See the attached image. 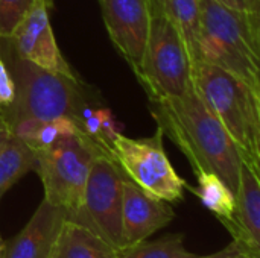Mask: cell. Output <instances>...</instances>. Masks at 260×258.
<instances>
[{
  "label": "cell",
  "mask_w": 260,
  "mask_h": 258,
  "mask_svg": "<svg viewBox=\"0 0 260 258\" xmlns=\"http://www.w3.org/2000/svg\"><path fill=\"white\" fill-rule=\"evenodd\" d=\"M157 126L189 160L193 172L218 175L236 195L242 166L241 154L195 88L178 97L149 99Z\"/></svg>",
  "instance_id": "cell-1"
},
{
  "label": "cell",
  "mask_w": 260,
  "mask_h": 258,
  "mask_svg": "<svg viewBox=\"0 0 260 258\" xmlns=\"http://www.w3.org/2000/svg\"><path fill=\"white\" fill-rule=\"evenodd\" d=\"M193 88L236 144L242 163L260 175V93L232 73L198 61Z\"/></svg>",
  "instance_id": "cell-2"
},
{
  "label": "cell",
  "mask_w": 260,
  "mask_h": 258,
  "mask_svg": "<svg viewBox=\"0 0 260 258\" xmlns=\"http://www.w3.org/2000/svg\"><path fill=\"white\" fill-rule=\"evenodd\" d=\"M198 58L260 93V23L218 0H200Z\"/></svg>",
  "instance_id": "cell-3"
},
{
  "label": "cell",
  "mask_w": 260,
  "mask_h": 258,
  "mask_svg": "<svg viewBox=\"0 0 260 258\" xmlns=\"http://www.w3.org/2000/svg\"><path fill=\"white\" fill-rule=\"evenodd\" d=\"M2 56L14 81L15 96L9 106L0 109L9 128L23 120H52L69 117L81 103L93 97L91 88L79 76H66L44 70L14 53L5 40Z\"/></svg>",
  "instance_id": "cell-4"
},
{
  "label": "cell",
  "mask_w": 260,
  "mask_h": 258,
  "mask_svg": "<svg viewBox=\"0 0 260 258\" xmlns=\"http://www.w3.org/2000/svg\"><path fill=\"white\" fill-rule=\"evenodd\" d=\"M104 154L82 132L66 137L35 152L34 172L40 176L44 199L62 208L67 216L78 211L93 161Z\"/></svg>",
  "instance_id": "cell-5"
},
{
  "label": "cell",
  "mask_w": 260,
  "mask_h": 258,
  "mask_svg": "<svg viewBox=\"0 0 260 258\" xmlns=\"http://www.w3.org/2000/svg\"><path fill=\"white\" fill-rule=\"evenodd\" d=\"M193 62L174 27L161 11H152V21L137 79L149 99L178 97L193 88Z\"/></svg>",
  "instance_id": "cell-6"
},
{
  "label": "cell",
  "mask_w": 260,
  "mask_h": 258,
  "mask_svg": "<svg viewBox=\"0 0 260 258\" xmlns=\"http://www.w3.org/2000/svg\"><path fill=\"white\" fill-rule=\"evenodd\" d=\"M163 137L158 126L154 135L145 138H129L120 132L111 141L110 157L123 176L145 193L177 204L183 201L187 184L171 164L163 148Z\"/></svg>",
  "instance_id": "cell-7"
},
{
  "label": "cell",
  "mask_w": 260,
  "mask_h": 258,
  "mask_svg": "<svg viewBox=\"0 0 260 258\" xmlns=\"http://www.w3.org/2000/svg\"><path fill=\"white\" fill-rule=\"evenodd\" d=\"M122 205L123 173L111 157L99 155L93 161L81 207L67 217L122 251Z\"/></svg>",
  "instance_id": "cell-8"
},
{
  "label": "cell",
  "mask_w": 260,
  "mask_h": 258,
  "mask_svg": "<svg viewBox=\"0 0 260 258\" xmlns=\"http://www.w3.org/2000/svg\"><path fill=\"white\" fill-rule=\"evenodd\" d=\"M53 0H34L27 12L15 26L9 38H3L14 53L44 70L76 76L62 56L50 24L49 11Z\"/></svg>",
  "instance_id": "cell-9"
},
{
  "label": "cell",
  "mask_w": 260,
  "mask_h": 258,
  "mask_svg": "<svg viewBox=\"0 0 260 258\" xmlns=\"http://www.w3.org/2000/svg\"><path fill=\"white\" fill-rule=\"evenodd\" d=\"M99 6L111 43L137 73L152 21L151 0H99Z\"/></svg>",
  "instance_id": "cell-10"
},
{
  "label": "cell",
  "mask_w": 260,
  "mask_h": 258,
  "mask_svg": "<svg viewBox=\"0 0 260 258\" xmlns=\"http://www.w3.org/2000/svg\"><path fill=\"white\" fill-rule=\"evenodd\" d=\"M175 211L169 202L149 196L133 181L123 176L122 240L123 249L148 240L152 234L169 225Z\"/></svg>",
  "instance_id": "cell-11"
},
{
  "label": "cell",
  "mask_w": 260,
  "mask_h": 258,
  "mask_svg": "<svg viewBox=\"0 0 260 258\" xmlns=\"http://www.w3.org/2000/svg\"><path fill=\"white\" fill-rule=\"evenodd\" d=\"M233 219L224 227L245 258H260V175L242 163Z\"/></svg>",
  "instance_id": "cell-12"
},
{
  "label": "cell",
  "mask_w": 260,
  "mask_h": 258,
  "mask_svg": "<svg viewBox=\"0 0 260 258\" xmlns=\"http://www.w3.org/2000/svg\"><path fill=\"white\" fill-rule=\"evenodd\" d=\"M66 217L62 208L43 199L24 228L5 242L2 258H50Z\"/></svg>",
  "instance_id": "cell-13"
},
{
  "label": "cell",
  "mask_w": 260,
  "mask_h": 258,
  "mask_svg": "<svg viewBox=\"0 0 260 258\" xmlns=\"http://www.w3.org/2000/svg\"><path fill=\"white\" fill-rule=\"evenodd\" d=\"M117 252L93 231L66 217L50 258H116Z\"/></svg>",
  "instance_id": "cell-14"
},
{
  "label": "cell",
  "mask_w": 260,
  "mask_h": 258,
  "mask_svg": "<svg viewBox=\"0 0 260 258\" xmlns=\"http://www.w3.org/2000/svg\"><path fill=\"white\" fill-rule=\"evenodd\" d=\"M70 120H73L78 129L88 140H91L104 154L110 157L111 141L117 134H120V126L114 114L107 106L99 103V99L90 97L81 103Z\"/></svg>",
  "instance_id": "cell-15"
},
{
  "label": "cell",
  "mask_w": 260,
  "mask_h": 258,
  "mask_svg": "<svg viewBox=\"0 0 260 258\" xmlns=\"http://www.w3.org/2000/svg\"><path fill=\"white\" fill-rule=\"evenodd\" d=\"M9 129L12 135L27 143L34 152L81 132L69 117H56L52 120H23L12 125Z\"/></svg>",
  "instance_id": "cell-16"
},
{
  "label": "cell",
  "mask_w": 260,
  "mask_h": 258,
  "mask_svg": "<svg viewBox=\"0 0 260 258\" xmlns=\"http://www.w3.org/2000/svg\"><path fill=\"white\" fill-rule=\"evenodd\" d=\"M158 11L174 24L180 33L192 62H198V36H200V0H160Z\"/></svg>",
  "instance_id": "cell-17"
},
{
  "label": "cell",
  "mask_w": 260,
  "mask_h": 258,
  "mask_svg": "<svg viewBox=\"0 0 260 258\" xmlns=\"http://www.w3.org/2000/svg\"><path fill=\"white\" fill-rule=\"evenodd\" d=\"M195 175H197L198 187L192 189L187 186V189H190L200 198L201 204L209 211H212L222 225L230 222L233 219L235 205H236L235 193L218 175L212 172L201 170L197 172Z\"/></svg>",
  "instance_id": "cell-18"
},
{
  "label": "cell",
  "mask_w": 260,
  "mask_h": 258,
  "mask_svg": "<svg viewBox=\"0 0 260 258\" xmlns=\"http://www.w3.org/2000/svg\"><path fill=\"white\" fill-rule=\"evenodd\" d=\"M35 167V152L21 138L11 134L0 149V199L27 172Z\"/></svg>",
  "instance_id": "cell-19"
},
{
  "label": "cell",
  "mask_w": 260,
  "mask_h": 258,
  "mask_svg": "<svg viewBox=\"0 0 260 258\" xmlns=\"http://www.w3.org/2000/svg\"><path fill=\"white\" fill-rule=\"evenodd\" d=\"M195 254L187 251L181 234L166 236L154 242H140L134 246L117 252L116 258H193Z\"/></svg>",
  "instance_id": "cell-20"
},
{
  "label": "cell",
  "mask_w": 260,
  "mask_h": 258,
  "mask_svg": "<svg viewBox=\"0 0 260 258\" xmlns=\"http://www.w3.org/2000/svg\"><path fill=\"white\" fill-rule=\"evenodd\" d=\"M34 0H0V40L9 38Z\"/></svg>",
  "instance_id": "cell-21"
},
{
  "label": "cell",
  "mask_w": 260,
  "mask_h": 258,
  "mask_svg": "<svg viewBox=\"0 0 260 258\" xmlns=\"http://www.w3.org/2000/svg\"><path fill=\"white\" fill-rule=\"evenodd\" d=\"M14 96H15L14 81L0 52V109L9 106L14 100Z\"/></svg>",
  "instance_id": "cell-22"
},
{
  "label": "cell",
  "mask_w": 260,
  "mask_h": 258,
  "mask_svg": "<svg viewBox=\"0 0 260 258\" xmlns=\"http://www.w3.org/2000/svg\"><path fill=\"white\" fill-rule=\"evenodd\" d=\"M193 258H245L244 252L241 251V248L238 246L236 242H230L224 249L215 252V254H210V255H195Z\"/></svg>",
  "instance_id": "cell-23"
},
{
  "label": "cell",
  "mask_w": 260,
  "mask_h": 258,
  "mask_svg": "<svg viewBox=\"0 0 260 258\" xmlns=\"http://www.w3.org/2000/svg\"><path fill=\"white\" fill-rule=\"evenodd\" d=\"M218 2H219L221 5L230 8V9H235V11L248 14L254 21L260 23L259 17H256V15L253 14V11H251V3H250V0H218Z\"/></svg>",
  "instance_id": "cell-24"
},
{
  "label": "cell",
  "mask_w": 260,
  "mask_h": 258,
  "mask_svg": "<svg viewBox=\"0 0 260 258\" xmlns=\"http://www.w3.org/2000/svg\"><path fill=\"white\" fill-rule=\"evenodd\" d=\"M9 137H11V129H9V125L6 123V120H5V117L2 116V113H0V149L5 146V143L9 140Z\"/></svg>",
  "instance_id": "cell-25"
},
{
  "label": "cell",
  "mask_w": 260,
  "mask_h": 258,
  "mask_svg": "<svg viewBox=\"0 0 260 258\" xmlns=\"http://www.w3.org/2000/svg\"><path fill=\"white\" fill-rule=\"evenodd\" d=\"M250 3H251V11H253V14L260 18V0H250Z\"/></svg>",
  "instance_id": "cell-26"
},
{
  "label": "cell",
  "mask_w": 260,
  "mask_h": 258,
  "mask_svg": "<svg viewBox=\"0 0 260 258\" xmlns=\"http://www.w3.org/2000/svg\"><path fill=\"white\" fill-rule=\"evenodd\" d=\"M151 3H152V11H158V3H160V0H151Z\"/></svg>",
  "instance_id": "cell-27"
},
{
  "label": "cell",
  "mask_w": 260,
  "mask_h": 258,
  "mask_svg": "<svg viewBox=\"0 0 260 258\" xmlns=\"http://www.w3.org/2000/svg\"><path fill=\"white\" fill-rule=\"evenodd\" d=\"M3 245H5V240L0 236V258H2V252H3Z\"/></svg>",
  "instance_id": "cell-28"
}]
</instances>
